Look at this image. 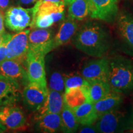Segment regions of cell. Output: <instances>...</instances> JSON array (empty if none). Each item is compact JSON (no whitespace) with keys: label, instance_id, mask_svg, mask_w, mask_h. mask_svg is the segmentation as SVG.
Masks as SVG:
<instances>
[{"label":"cell","instance_id":"cell-1","mask_svg":"<svg viewBox=\"0 0 133 133\" xmlns=\"http://www.w3.org/2000/svg\"><path fill=\"white\" fill-rule=\"evenodd\" d=\"M74 44L89 56L103 57L110 48V36L101 25L88 23L75 33Z\"/></svg>","mask_w":133,"mask_h":133},{"label":"cell","instance_id":"cell-2","mask_svg":"<svg viewBox=\"0 0 133 133\" xmlns=\"http://www.w3.org/2000/svg\"><path fill=\"white\" fill-rule=\"evenodd\" d=\"M108 83L116 92L122 94L133 92V60L121 56L109 59Z\"/></svg>","mask_w":133,"mask_h":133},{"label":"cell","instance_id":"cell-3","mask_svg":"<svg viewBox=\"0 0 133 133\" xmlns=\"http://www.w3.org/2000/svg\"><path fill=\"white\" fill-rule=\"evenodd\" d=\"M116 29L126 52L133 56V15L121 11L116 16Z\"/></svg>","mask_w":133,"mask_h":133},{"label":"cell","instance_id":"cell-4","mask_svg":"<svg viewBox=\"0 0 133 133\" xmlns=\"http://www.w3.org/2000/svg\"><path fill=\"white\" fill-rule=\"evenodd\" d=\"M42 53L28 52L26 58V72L30 83H36L48 88L44 57Z\"/></svg>","mask_w":133,"mask_h":133},{"label":"cell","instance_id":"cell-5","mask_svg":"<svg viewBox=\"0 0 133 133\" xmlns=\"http://www.w3.org/2000/svg\"><path fill=\"white\" fill-rule=\"evenodd\" d=\"M29 33L30 30H26L12 35L7 43L6 59L14 60L21 64L26 62L29 48Z\"/></svg>","mask_w":133,"mask_h":133},{"label":"cell","instance_id":"cell-6","mask_svg":"<svg viewBox=\"0 0 133 133\" xmlns=\"http://www.w3.org/2000/svg\"><path fill=\"white\" fill-rule=\"evenodd\" d=\"M33 19V8L25 9L21 6L11 7L5 14V24L6 26L15 31H21L30 26Z\"/></svg>","mask_w":133,"mask_h":133},{"label":"cell","instance_id":"cell-7","mask_svg":"<svg viewBox=\"0 0 133 133\" xmlns=\"http://www.w3.org/2000/svg\"><path fill=\"white\" fill-rule=\"evenodd\" d=\"M126 120V114L117 108L100 116L94 125L99 132L113 133L124 130Z\"/></svg>","mask_w":133,"mask_h":133},{"label":"cell","instance_id":"cell-8","mask_svg":"<svg viewBox=\"0 0 133 133\" xmlns=\"http://www.w3.org/2000/svg\"><path fill=\"white\" fill-rule=\"evenodd\" d=\"M109 59L105 57L92 60L83 67L81 75L89 84L97 81H108Z\"/></svg>","mask_w":133,"mask_h":133},{"label":"cell","instance_id":"cell-9","mask_svg":"<svg viewBox=\"0 0 133 133\" xmlns=\"http://www.w3.org/2000/svg\"><path fill=\"white\" fill-rule=\"evenodd\" d=\"M52 31L46 29H34L29 34V51L46 55L54 49Z\"/></svg>","mask_w":133,"mask_h":133},{"label":"cell","instance_id":"cell-10","mask_svg":"<svg viewBox=\"0 0 133 133\" xmlns=\"http://www.w3.org/2000/svg\"><path fill=\"white\" fill-rule=\"evenodd\" d=\"M90 16L94 19L110 22L116 17L118 11L119 0H88Z\"/></svg>","mask_w":133,"mask_h":133},{"label":"cell","instance_id":"cell-11","mask_svg":"<svg viewBox=\"0 0 133 133\" xmlns=\"http://www.w3.org/2000/svg\"><path fill=\"white\" fill-rule=\"evenodd\" d=\"M48 88H44L36 83H29L23 91L24 103L31 109L38 110L46 101Z\"/></svg>","mask_w":133,"mask_h":133},{"label":"cell","instance_id":"cell-12","mask_svg":"<svg viewBox=\"0 0 133 133\" xmlns=\"http://www.w3.org/2000/svg\"><path fill=\"white\" fill-rule=\"evenodd\" d=\"M0 122L7 129L16 130L24 127L26 118L20 108L6 106L1 107L0 110Z\"/></svg>","mask_w":133,"mask_h":133},{"label":"cell","instance_id":"cell-13","mask_svg":"<svg viewBox=\"0 0 133 133\" xmlns=\"http://www.w3.org/2000/svg\"><path fill=\"white\" fill-rule=\"evenodd\" d=\"M64 104V92L48 89L46 101L37 110L38 117L48 114H61Z\"/></svg>","mask_w":133,"mask_h":133},{"label":"cell","instance_id":"cell-14","mask_svg":"<svg viewBox=\"0 0 133 133\" xmlns=\"http://www.w3.org/2000/svg\"><path fill=\"white\" fill-rule=\"evenodd\" d=\"M0 74L11 78L18 83L29 81L26 71L22 64L11 59H5L0 62Z\"/></svg>","mask_w":133,"mask_h":133},{"label":"cell","instance_id":"cell-15","mask_svg":"<svg viewBox=\"0 0 133 133\" xmlns=\"http://www.w3.org/2000/svg\"><path fill=\"white\" fill-rule=\"evenodd\" d=\"M123 100L122 94L111 90L107 95L94 104L99 117L109 111L118 108L122 103Z\"/></svg>","mask_w":133,"mask_h":133},{"label":"cell","instance_id":"cell-16","mask_svg":"<svg viewBox=\"0 0 133 133\" xmlns=\"http://www.w3.org/2000/svg\"><path fill=\"white\" fill-rule=\"evenodd\" d=\"M78 122L81 125H92L97 120L99 116L94 104L87 101L78 107L73 109Z\"/></svg>","mask_w":133,"mask_h":133},{"label":"cell","instance_id":"cell-17","mask_svg":"<svg viewBox=\"0 0 133 133\" xmlns=\"http://www.w3.org/2000/svg\"><path fill=\"white\" fill-rule=\"evenodd\" d=\"M77 28L76 23L70 18L64 21L60 26L57 35L53 38L54 49L69 43L75 35Z\"/></svg>","mask_w":133,"mask_h":133},{"label":"cell","instance_id":"cell-18","mask_svg":"<svg viewBox=\"0 0 133 133\" xmlns=\"http://www.w3.org/2000/svg\"><path fill=\"white\" fill-rule=\"evenodd\" d=\"M88 86H89L73 88L65 91V104L73 109L89 101Z\"/></svg>","mask_w":133,"mask_h":133},{"label":"cell","instance_id":"cell-19","mask_svg":"<svg viewBox=\"0 0 133 133\" xmlns=\"http://www.w3.org/2000/svg\"><path fill=\"white\" fill-rule=\"evenodd\" d=\"M19 89V83L0 74V101H2L3 104L14 99Z\"/></svg>","mask_w":133,"mask_h":133},{"label":"cell","instance_id":"cell-20","mask_svg":"<svg viewBox=\"0 0 133 133\" xmlns=\"http://www.w3.org/2000/svg\"><path fill=\"white\" fill-rule=\"evenodd\" d=\"M36 128L42 132H57L61 129V114H48L39 116Z\"/></svg>","mask_w":133,"mask_h":133},{"label":"cell","instance_id":"cell-21","mask_svg":"<svg viewBox=\"0 0 133 133\" xmlns=\"http://www.w3.org/2000/svg\"><path fill=\"white\" fill-rule=\"evenodd\" d=\"M79 125L73 109L64 104L61 112V130L64 132H75L77 131Z\"/></svg>","mask_w":133,"mask_h":133},{"label":"cell","instance_id":"cell-22","mask_svg":"<svg viewBox=\"0 0 133 133\" xmlns=\"http://www.w3.org/2000/svg\"><path fill=\"white\" fill-rule=\"evenodd\" d=\"M90 12L88 0H73L69 4V16L73 20L81 21L90 15Z\"/></svg>","mask_w":133,"mask_h":133},{"label":"cell","instance_id":"cell-23","mask_svg":"<svg viewBox=\"0 0 133 133\" xmlns=\"http://www.w3.org/2000/svg\"><path fill=\"white\" fill-rule=\"evenodd\" d=\"M111 90L108 81L91 83L88 86V101L94 104L107 95Z\"/></svg>","mask_w":133,"mask_h":133},{"label":"cell","instance_id":"cell-24","mask_svg":"<svg viewBox=\"0 0 133 133\" xmlns=\"http://www.w3.org/2000/svg\"><path fill=\"white\" fill-rule=\"evenodd\" d=\"M65 76V91L73 88L88 86L89 83L83 78L81 75L75 74L64 75Z\"/></svg>","mask_w":133,"mask_h":133},{"label":"cell","instance_id":"cell-25","mask_svg":"<svg viewBox=\"0 0 133 133\" xmlns=\"http://www.w3.org/2000/svg\"><path fill=\"white\" fill-rule=\"evenodd\" d=\"M49 89L64 92L65 90V76L64 75L59 72L52 73L50 76L49 81Z\"/></svg>","mask_w":133,"mask_h":133},{"label":"cell","instance_id":"cell-26","mask_svg":"<svg viewBox=\"0 0 133 133\" xmlns=\"http://www.w3.org/2000/svg\"><path fill=\"white\" fill-rule=\"evenodd\" d=\"M54 23L51 15L36 14L31 24V28L37 29H48Z\"/></svg>","mask_w":133,"mask_h":133},{"label":"cell","instance_id":"cell-27","mask_svg":"<svg viewBox=\"0 0 133 133\" xmlns=\"http://www.w3.org/2000/svg\"><path fill=\"white\" fill-rule=\"evenodd\" d=\"M11 36H12V35L6 33L4 40L2 44L0 45V62L6 59V57H7V43Z\"/></svg>","mask_w":133,"mask_h":133},{"label":"cell","instance_id":"cell-28","mask_svg":"<svg viewBox=\"0 0 133 133\" xmlns=\"http://www.w3.org/2000/svg\"><path fill=\"white\" fill-rule=\"evenodd\" d=\"M79 132L96 133L99 132L94 124L92 125H83V128L79 130Z\"/></svg>","mask_w":133,"mask_h":133},{"label":"cell","instance_id":"cell-29","mask_svg":"<svg viewBox=\"0 0 133 133\" xmlns=\"http://www.w3.org/2000/svg\"><path fill=\"white\" fill-rule=\"evenodd\" d=\"M4 13L0 10V34H3L5 33V29L4 26Z\"/></svg>","mask_w":133,"mask_h":133},{"label":"cell","instance_id":"cell-30","mask_svg":"<svg viewBox=\"0 0 133 133\" xmlns=\"http://www.w3.org/2000/svg\"><path fill=\"white\" fill-rule=\"evenodd\" d=\"M11 1L10 0H0V9L4 10L9 7Z\"/></svg>","mask_w":133,"mask_h":133},{"label":"cell","instance_id":"cell-31","mask_svg":"<svg viewBox=\"0 0 133 133\" xmlns=\"http://www.w3.org/2000/svg\"><path fill=\"white\" fill-rule=\"evenodd\" d=\"M19 2L22 4L25 5H29L31 4H33V3H36L38 0H19Z\"/></svg>","mask_w":133,"mask_h":133},{"label":"cell","instance_id":"cell-32","mask_svg":"<svg viewBox=\"0 0 133 133\" xmlns=\"http://www.w3.org/2000/svg\"><path fill=\"white\" fill-rule=\"evenodd\" d=\"M39 1H49V2L58 3V4H65L64 0H39Z\"/></svg>","mask_w":133,"mask_h":133},{"label":"cell","instance_id":"cell-33","mask_svg":"<svg viewBox=\"0 0 133 133\" xmlns=\"http://www.w3.org/2000/svg\"><path fill=\"white\" fill-rule=\"evenodd\" d=\"M6 129H7V128H6L2 123L0 122V133L5 132V131H6Z\"/></svg>","mask_w":133,"mask_h":133},{"label":"cell","instance_id":"cell-34","mask_svg":"<svg viewBox=\"0 0 133 133\" xmlns=\"http://www.w3.org/2000/svg\"><path fill=\"white\" fill-rule=\"evenodd\" d=\"M6 32L3 33V34H0V45H1V44L3 43V41H4L5 37H6Z\"/></svg>","mask_w":133,"mask_h":133},{"label":"cell","instance_id":"cell-35","mask_svg":"<svg viewBox=\"0 0 133 133\" xmlns=\"http://www.w3.org/2000/svg\"><path fill=\"white\" fill-rule=\"evenodd\" d=\"M128 3L129 5V8H130V9L132 11V12H131V14L133 15V0H128Z\"/></svg>","mask_w":133,"mask_h":133},{"label":"cell","instance_id":"cell-36","mask_svg":"<svg viewBox=\"0 0 133 133\" xmlns=\"http://www.w3.org/2000/svg\"><path fill=\"white\" fill-rule=\"evenodd\" d=\"M72 1L73 0H64L65 5V6H66V5H69Z\"/></svg>","mask_w":133,"mask_h":133},{"label":"cell","instance_id":"cell-37","mask_svg":"<svg viewBox=\"0 0 133 133\" xmlns=\"http://www.w3.org/2000/svg\"><path fill=\"white\" fill-rule=\"evenodd\" d=\"M3 104H3V102H2V101H0V106L2 105H3Z\"/></svg>","mask_w":133,"mask_h":133},{"label":"cell","instance_id":"cell-38","mask_svg":"<svg viewBox=\"0 0 133 133\" xmlns=\"http://www.w3.org/2000/svg\"><path fill=\"white\" fill-rule=\"evenodd\" d=\"M1 107H0V110H1Z\"/></svg>","mask_w":133,"mask_h":133},{"label":"cell","instance_id":"cell-39","mask_svg":"<svg viewBox=\"0 0 133 133\" xmlns=\"http://www.w3.org/2000/svg\"><path fill=\"white\" fill-rule=\"evenodd\" d=\"M132 132H133V129H132Z\"/></svg>","mask_w":133,"mask_h":133}]
</instances>
